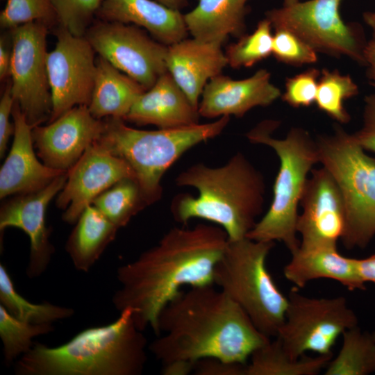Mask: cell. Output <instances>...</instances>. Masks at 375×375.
Wrapping results in <instances>:
<instances>
[{
	"label": "cell",
	"mask_w": 375,
	"mask_h": 375,
	"mask_svg": "<svg viewBox=\"0 0 375 375\" xmlns=\"http://www.w3.org/2000/svg\"><path fill=\"white\" fill-rule=\"evenodd\" d=\"M158 338L149 350L164 375H187L204 358L247 364L252 353L271 339L247 313L213 285L181 291L161 310Z\"/></svg>",
	"instance_id": "obj_1"
},
{
	"label": "cell",
	"mask_w": 375,
	"mask_h": 375,
	"mask_svg": "<svg viewBox=\"0 0 375 375\" xmlns=\"http://www.w3.org/2000/svg\"><path fill=\"white\" fill-rule=\"evenodd\" d=\"M228 240L216 224L170 228L158 244L117 268L114 307L132 308L137 327L143 331L149 326L158 336V316L183 286L214 285V269Z\"/></svg>",
	"instance_id": "obj_2"
},
{
	"label": "cell",
	"mask_w": 375,
	"mask_h": 375,
	"mask_svg": "<svg viewBox=\"0 0 375 375\" xmlns=\"http://www.w3.org/2000/svg\"><path fill=\"white\" fill-rule=\"evenodd\" d=\"M175 183L198 191L197 197L179 194L174 198L171 212L175 221L186 225L193 218L207 220L222 227L228 240L246 238L262 211L263 176L240 152L220 167L191 165Z\"/></svg>",
	"instance_id": "obj_3"
},
{
	"label": "cell",
	"mask_w": 375,
	"mask_h": 375,
	"mask_svg": "<svg viewBox=\"0 0 375 375\" xmlns=\"http://www.w3.org/2000/svg\"><path fill=\"white\" fill-rule=\"evenodd\" d=\"M147 340L126 308L112 322L85 328L68 342L49 347L35 342L13 364L17 375H140Z\"/></svg>",
	"instance_id": "obj_4"
},
{
	"label": "cell",
	"mask_w": 375,
	"mask_h": 375,
	"mask_svg": "<svg viewBox=\"0 0 375 375\" xmlns=\"http://www.w3.org/2000/svg\"><path fill=\"white\" fill-rule=\"evenodd\" d=\"M278 126V121L266 120L247 133L251 143L272 148L280 160L272 203L247 238L256 241L281 242L292 253L300 245L297 238L298 206L309 172L319 162V155L316 141L308 131L293 127L285 138L276 139L272 135Z\"/></svg>",
	"instance_id": "obj_5"
},
{
	"label": "cell",
	"mask_w": 375,
	"mask_h": 375,
	"mask_svg": "<svg viewBox=\"0 0 375 375\" xmlns=\"http://www.w3.org/2000/svg\"><path fill=\"white\" fill-rule=\"evenodd\" d=\"M229 120L225 115L206 124L145 131L126 126L122 119L107 117L98 142L131 166L151 205L162 197L161 179L167 169L192 147L219 135Z\"/></svg>",
	"instance_id": "obj_6"
},
{
	"label": "cell",
	"mask_w": 375,
	"mask_h": 375,
	"mask_svg": "<svg viewBox=\"0 0 375 375\" xmlns=\"http://www.w3.org/2000/svg\"><path fill=\"white\" fill-rule=\"evenodd\" d=\"M274 243L247 237L228 240L213 272V284L241 307L255 326L269 338L276 337L283 324L288 301L266 265Z\"/></svg>",
	"instance_id": "obj_7"
},
{
	"label": "cell",
	"mask_w": 375,
	"mask_h": 375,
	"mask_svg": "<svg viewBox=\"0 0 375 375\" xmlns=\"http://www.w3.org/2000/svg\"><path fill=\"white\" fill-rule=\"evenodd\" d=\"M315 141L319 162L334 177L344 200L343 245L364 248L375 235V158L340 126Z\"/></svg>",
	"instance_id": "obj_8"
},
{
	"label": "cell",
	"mask_w": 375,
	"mask_h": 375,
	"mask_svg": "<svg viewBox=\"0 0 375 375\" xmlns=\"http://www.w3.org/2000/svg\"><path fill=\"white\" fill-rule=\"evenodd\" d=\"M288 300L285 320L276 337L294 359L309 351L333 355L332 349L338 338L357 326V317L342 296L309 297L294 287Z\"/></svg>",
	"instance_id": "obj_9"
},
{
	"label": "cell",
	"mask_w": 375,
	"mask_h": 375,
	"mask_svg": "<svg viewBox=\"0 0 375 375\" xmlns=\"http://www.w3.org/2000/svg\"><path fill=\"white\" fill-rule=\"evenodd\" d=\"M342 0H308L273 8L266 12L272 27L288 29L317 53L346 56L365 65L364 42L360 29L340 15Z\"/></svg>",
	"instance_id": "obj_10"
},
{
	"label": "cell",
	"mask_w": 375,
	"mask_h": 375,
	"mask_svg": "<svg viewBox=\"0 0 375 375\" xmlns=\"http://www.w3.org/2000/svg\"><path fill=\"white\" fill-rule=\"evenodd\" d=\"M47 26L33 22L11 29V93L32 128L49 120L52 111L47 67Z\"/></svg>",
	"instance_id": "obj_11"
},
{
	"label": "cell",
	"mask_w": 375,
	"mask_h": 375,
	"mask_svg": "<svg viewBox=\"0 0 375 375\" xmlns=\"http://www.w3.org/2000/svg\"><path fill=\"white\" fill-rule=\"evenodd\" d=\"M85 37L100 57L146 90L167 72L168 46L136 26L104 20L90 27Z\"/></svg>",
	"instance_id": "obj_12"
},
{
	"label": "cell",
	"mask_w": 375,
	"mask_h": 375,
	"mask_svg": "<svg viewBox=\"0 0 375 375\" xmlns=\"http://www.w3.org/2000/svg\"><path fill=\"white\" fill-rule=\"evenodd\" d=\"M95 51L85 36L61 28L47 67L52 111L49 122L77 106L90 103L97 69Z\"/></svg>",
	"instance_id": "obj_13"
},
{
	"label": "cell",
	"mask_w": 375,
	"mask_h": 375,
	"mask_svg": "<svg viewBox=\"0 0 375 375\" xmlns=\"http://www.w3.org/2000/svg\"><path fill=\"white\" fill-rule=\"evenodd\" d=\"M125 178H135L131 166L98 141L90 145L68 170L67 179L58 194L56 206L65 210L64 222L74 224L94 199Z\"/></svg>",
	"instance_id": "obj_14"
},
{
	"label": "cell",
	"mask_w": 375,
	"mask_h": 375,
	"mask_svg": "<svg viewBox=\"0 0 375 375\" xmlns=\"http://www.w3.org/2000/svg\"><path fill=\"white\" fill-rule=\"evenodd\" d=\"M300 201L297 231L303 249L337 246L346 229L344 200L332 174L325 167L312 169Z\"/></svg>",
	"instance_id": "obj_15"
},
{
	"label": "cell",
	"mask_w": 375,
	"mask_h": 375,
	"mask_svg": "<svg viewBox=\"0 0 375 375\" xmlns=\"http://www.w3.org/2000/svg\"><path fill=\"white\" fill-rule=\"evenodd\" d=\"M67 174L68 171L40 190L15 195L1 207V239L5 230L10 227L21 229L28 236L30 253L26 274L31 279L44 274L54 253L45 215L50 201L65 186Z\"/></svg>",
	"instance_id": "obj_16"
},
{
	"label": "cell",
	"mask_w": 375,
	"mask_h": 375,
	"mask_svg": "<svg viewBox=\"0 0 375 375\" xmlns=\"http://www.w3.org/2000/svg\"><path fill=\"white\" fill-rule=\"evenodd\" d=\"M105 126V120L94 117L88 106H77L48 125L33 128L34 147L45 165L66 172L99 140Z\"/></svg>",
	"instance_id": "obj_17"
},
{
	"label": "cell",
	"mask_w": 375,
	"mask_h": 375,
	"mask_svg": "<svg viewBox=\"0 0 375 375\" xmlns=\"http://www.w3.org/2000/svg\"><path fill=\"white\" fill-rule=\"evenodd\" d=\"M270 78V73L265 69L241 80L222 74L213 77L202 92L198 108L200 116L240 117L254 107L269 106L281 96V90L271 83Z\"/></svg>",
	"instance_id": "obj_18"
},
{
	"label": "cell",
	"mask_w": 375,
	"mask_h": 375,
	"mask_svg": "<svg viewBox=\"0 0 375 375\" xmlns=\"http://www.w3.org/2000/svg\"><path fill=\"white\" fill-rule=\"evenodd\" d=\"M14 139L0 169V198L40 190L67 171L52 169L36 158L32 127L14 103Z\"/></svg>",
	"instance_id": "obj_19"
},
{
	"label": "cell",
	"mask_w": 375,
	"mask_h": 375,
	"mask_svg": "<svg viewBox=\"0 0 375 375\" xmlns=\"http://www.w3.org/2000/svg\"><path fill=\"white\" fill-rule=\"evenodd\" d=\"M221 47L195 38H185L168 46L167 71L197 109L207 81L220 74L228 65Z\"/></svg>",
	"instance_id": "obj_20"
},
{
	"label": "cell",
	"mask_w": 375,
	"mask_h": 375,
	"mask_svg": "<svg viewBox=\"0 0 375 375\" xmlns=\"http://www.w3.org/2000/svg\"><path fill=\"white\" fill-rule=\"evenodd\" d=\"M200 115L167 71L135 101L124 121L173 128L199 124Z\"/></svg>",
	"instance_id": "obj_21"
},
{
	"label": "cell",
	"mask_w": 375,
	"mask_h": 375,
	"mask_svg": "<svg viewBox=\"0 0 375 375\" xmlns=\"http://www.w3.org/2000/svg\"><path fill=\"white\" fill-rule=\"evenodd\" d=\"M291 255L283 268V275L299 289L310 281L322 278L335 281L351 291L366 288L358 271L357 258L344 256L337 246L309 249L299 247Z\"/></svg>",
	"instance_id": "obj_22"
},
{
	"label": "cell",
	"mask_w": 375,
	"mask_h": 375,
	"mask_svg": "<svg viewBox=\"0 0 375 375\" xmlns=\"http://www.w3.org/2000/svg\"><path fill=\"white\" fill-rule=\"evenodd\" d=\"M97 14L105 21L142 26L167 46L185 39L188 32L179 10L155 0H103Z\"/></svg>",
	"instance_id": "obj_23"
},
{
	"label": "cell",
	"mask_w": 375,
	"mask_h": 375,
	"mask_svg": "<svg viewBox=\"0 0 375 375\" xmlns=\"http://www.w3.org/2000/svg\"><path fill=\"white\" fill-rule=\"evenodd\" d=\"M249 0H199L183 15L188 32L199 41L222 45L228 36L244 35Z\"/></svg>",
	"instance_id": "obj_24"
},
{
	"label": "cell",
	"mask_w": 375,
	"mask_h": 375,
	"mask_svg": "<svg viewBox=\"0 0 375 375\" xmlns=\"http://www.w3.org/2000/svg\"><path fill=\"white\" fill-rule=\"evenodd\" d=\"M146 90L99 56L88 108L96 118L124 119Z\"/></svg>",
	"instance_id": "obj_25"
},
{
	"label": "cell",
	"mask_w": 375,
	"mask_h": 375,
	"mask_svg": "<svg viewBox=\"0 0 375 375\" xmlns=\"http://www.w3.org/2000/svg\"><path fill=\"white\" fill-rule=\"evenodd\" d=\"M74 224L65 250L74 268L88 272L115 240L119 228L92 204L83 211Z\"/></svg>",
	"instance_id": "obj_26"
},
{
	"label": "cell",
	"mask_w": 375,
	"mask_h": 375,
	"mask_svg": "<svg viewBox=\"0 0 375 375\" xmlns=\"http://www.w3.org/2000/svg\"><path fill=\"white\" fill-rule=\"evenodd\" d=\"M333 355H304L292 358L278 337L256 349L247 363L245 375H316L325 369Z\"/></svg>",
	"instance_id": "obj_27"
},
{
	"label": "cell",
	"mask_w": 375,
	"mask_h": 375,
	"mask_svg": "<svg viewBox=\"0 0 375 375\" xmlns=\"http://www.w3.org/2000/svg\"><path fill=\"white\" fill-rule=\"evenodd\" d=\"M341 348L325 368V375H367L375 372V340L357 326L342 335Z\"/></svg>",
	"instance_id": "obj_28"
},
{
	"label": "cell",
	"mask_w": 375,
	"mask_h": 375,
	"mask_svg": "<svg viewBox=\"0 0 375 375\" xmlns=\"http://www.w3.org/2000/svg\"><path fill=\"white\" fill-rule=\"evenodd\" d=\"M0 305L16 318L31 324H53L70 318L74 310L49 302L33 303L17 292L8 270L0 264Z\"/></svg>",
	"instance_id": "obj_29"
},
{
	"label": "cell",
	"mask_w": 375,
	"mask_h": 375,
	"mask_svg": "<svg viewBox=\"0 0 375 375\" xmlns=\"http://www.w3.org/2000/svg\"><path fill=\"white\" fill-rule=\"evenodd\" d=\"M92 204L118 228L126 226L149 206L134 178L119 181L97 197Z\"/></svg>",
	"instance_id": "obj_30"
},
{
	"label": "cell",
	"mask_w": 375,
	"mask_h": 375,
	"mask_svg": "<svg viewBox=\"0 0 375 375\" xmlns=\"http://www.w3.org/2000/svg\"><path fill=\"white\" fill-rule=\"evenodd\" d=\"M359 93L358 85L350 75L338 70L323 69L318 81L315 103L317 108L339 124H347L351 117L344 103Z\"/></svg>",
	"instance_id": "obj_31"
},
{
	"label": "cell",
	"mask_w": 375,
	"mask_h": 375,
	"mask_svg": "<svg viewBox=\"0 0 375 375\" xmlns=\"http://www.w3.org/2000/svg\"><path fill=\"white\" fill-rule=\"evenodd\" d=\"M53 324H31L10 315L0 305V338L3 362L7 367L26 353L33 346V339L53 331Z\"/></svg>",
	"instance_id": "obj_32"
},
{
	"label": "cell",
	"mask_w": 375,
	"mask_h": 375,
	"mask_svg": "<svg viewBox=\"0 0 375 375\" xmlns=\"http://www.w3.org/2000/svg\"><path fill=\"white\" fill-rule=\"evenodd\" d=\"M272 26L267 18L260 21L254 31L243 35L226 50L228 65L235 69L249 67L272 54Z\"/></svg>",
	"instance_id": "obj_33"
},
{
	"label": "cell",
	"mask_w": 375,
	"mask_h": 375,
	"mask_svg": "<svg viewBox=\"0 0 375 375\" xmlns=\"http://www.w3.org/2000/svg\"><path fill=\"white\" fill-rule=\"evenodd\" d=\"M103 0H51L60 27L76 36H85Z\"/></svg>",
	"instance_id": "obj_34"
},
{
	"label": "cell",
	"mask_w": 375,
	"mask_h": 375,
	"mask_svg": "<svg viewBox=\"0 0 375 375\" xmlns=\"http://www.w3.org/2000/svg\"><path fill=\"white\" fill-rule=\"evenodd\" d=\"M54 19L51 0H7L0 14L1 26L10 29L33 22L48 25Z\"/></svg>",
	"instance_id": "obj_35"
},
{
	"label": "cell",
	"mask_w": 375,
	"mask_h": 375,
	"mask_svg": "<svg viewBox=\"0 0 375 375\" xmlns=\"http://www.w3.org/2000/svg\"><path fill=\"white\" fill-rule=\"evenodd\" d=\"M274 30L272 54L278 61L296 67L317 62V52L296 33L283 28Z\"/></svg>",
	"instance_id": "obj_36"
},
{
	"label": "cell",
	"mask_w": 375,
	"mask_h": 375,
	"mask_svg": "<svg viewBox=\"0 0 375 375\" xmlns=\"http://www.w3.org/2000/svg\"><path fill=\"white\" fill-rule=\"evenodd\" d=\"M320 73L311 67L288 78L283 101L293 108L308 107L315 103Z\"/></svg>",
	"instance_id": "obj_37"
},
{
	"label": "cell",
	"mask_w": 375,
	"mask_h": 375,
	"mask_svg": "<svg viewBox=\"0 0 375 375\" xmlns=\"http://www.w3.org/2000/svg\"><path fill=\"white\" fill-rule=\"evenodd\" d=\"M364 101L362 124L353 135L365 151L375 153V92L366 96Z\"/></svg>",
	"instance_id": "obj_38"
},
{
	"label": "cell",
	"mask_w": 375,
	"mask_h": 375,
	"mask_svg": "<svg viewBox=\"0 0 375 375\" xmlns=\"http://www.w3.org/2000/svg\"><path fill=\"white\" fill-rule=\"evenodd\" d=\"M246 365L208 357L199 360L192 372L196 375H245Z\"/></svg>",
	"instance_id": "obj_39"
},
{
	"label": "cell",
	"mask_w": 375,
	"mask_h": 375,
	"mask_svg": "<svg viewBox=\"0 0 375 375\" xmlns=\"http://www.w3.org/2000/svg\"><path fill=\"white\" fill-rule=\"evenodd\" d=\"M15 101L10 89V82L4 90L0 100V157L4 156L10 135L14 133V127L10 122V116Z\"/></svg>",
	"instance_id": "obj_40"
},
{
	"label": "cell",
	"mask_w": 375,
	"mask_h": 375,
	"mask_svg": "<svg viewBox=\"0 0 375 375\" xmlns=\"http://www.w3.org/2000/svg\"><path fill=\"white\" fill-rule=\"evenodd\" d=\"M358 268L362 281L375 283V253L362 259H357Z\"/></svg>",
	"instance_id": "obj_41"
},
{
	"label": "cell",
	"mask_w": 375,
	"mask_h": 375,
	"mask_svg": "<svg viewBox=\"0 0 375 375\" xmlns=\"http://www.w3.org/2000/svg\"><path fill=\"white\" fill-rule=\"evenodd\" d=\"M365 65L367 67V76L372 86H375V42H367L364 49Z\"/></svg>",
	"instance_id": "obj_42"
},
{
	"label": "cell",
	"mask_w": 375,
	"mask_h": 375,
	"mask_svg": "<svg viewBox=\"0 0 375 375\" xmlns=\"http://www.w3.org/2000/svg\"><path fill=\"white\" fill-rule=\"evenodd\" d=\"M6 40L1 36L0 40V79L2 81L10 75L11 60V45L8 46Z\"/></svg>",
	"instance_id": "obj_43"
},
{
	"label": "cell",
	"mask_w": 375,
	"mask_h": 375,
	"mask_svg": "<svg viewBox=\"0 0 375 375\" xmlns=\"http://www.w3.org/2000/svg\"><path fill=\"white\" fill-rule=\"evenodd\" d=\"M364 22L372 31V40L375 42V10L366 11L362 14Z\"/></svg>",
	"instance_id": "obj_44"
},
{
	"label": "cell",
	"mask_w": 375,
	"mask_h": 375,
	"mask_svg": "<svg viewBox=\"0 0 375 375\" xmlns=\"http://www.w3.org/2000/svg\"><path fill=\"white\" fill-rule=\"evenodd\" d=\"M161 4L174 9L179 10L187 5L188 0H155Z\"/></svg>",
	"instance_id": "obj_45"
},
{
	"label": "cell",
	"mask_w": 375,
	"mask_h": 375,
	"mask_svg": "<svg viewBox=\"0 0 375 375\" xmlns=\"http://www.w3.org/2000/svg\"><path fill=\"white\" fill-rule=\"evenodd\" d=\"M299 1H300V0H283V6H291Z\"/></svg>",
	"instance_id": "obj_46"
},
{
	"label": "cell",
	"mask_w": 375,
	"mask_h": 375,
	"mask_svg": "<svg viewBox=\"0 0 375 375\" xmlns=\"http://www.w3.org/2000/svg\"><path fill=\"white\" fill-rule=\"evenodd\" d=\"M372 335H373V337H374V340H375V331H374L373 333H372Z\"/></svg>",
	"instance_id": "obj_47"
},
{
	"label": "cell",
	"mask_w": 375,
	"mask_h": 375,
	"mask_svg": "<svg viewBox=\"0 0 375 375\" xmlns=\"http://www.w3.org/2000/svg\"><path fill=\"white\" fill-rule=\"evenodd\" d=\"M375 88V86H373Z\"/></svg>",
	"instance_id": "obj_48"
}]
</instances>
